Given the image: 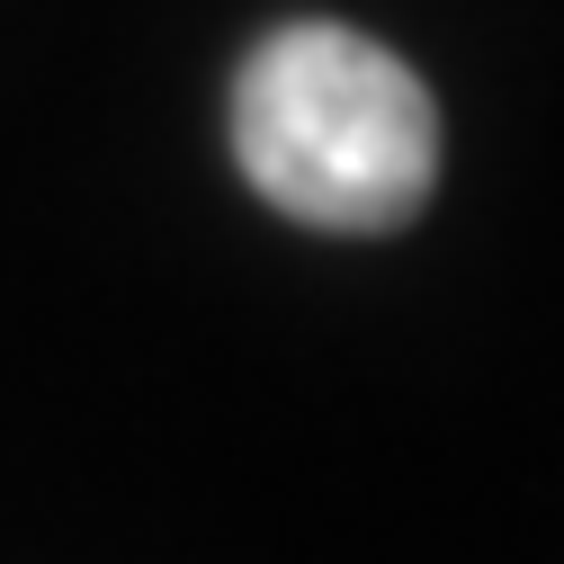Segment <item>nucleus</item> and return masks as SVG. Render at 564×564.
<instances>
[{
	"mask_svg": "<svg viewBox=\"0 0 564 564\" xmlns=\"http://www.w3.org/2000/svg\"><path fill=\"white\" fill-rule=\"evenodd\" d=\"M225 126L242 180L305 234H394L440 188V108L421 73L340 19L269 28L234 73Z\"/></svg>",
	"mask_w": 564,
	"mask_h": 564,
	"instance_id": "1",
	"label": "nucleus"
}]
</instances>
